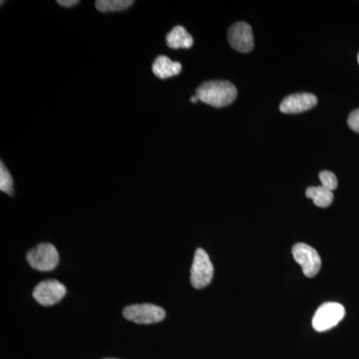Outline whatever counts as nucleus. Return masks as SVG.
<instances>
[{
	"mask_svg": "<svg viewBox=\"0 0 359 359\" xmlns=\"http://www.w3.org/2000/svg\"><path fill=\"white\" fill-rule=\"evenodd\" d=\"M347 123H348L349 128L353 130L356 133H359V109L354 110L351 113Z\"/></svg>",
	"mask_w": 359,
	"mask_h": 359,
	"instance_id": "obj_16",
	"label": "nucleus"
},
{
	"mask_svg": "<svg viewBox=\"0 0 359 359\" xmlns=\"http://www.w3.org/2000/svg\"><path fill=\"white\" fill-rule=\"evenodd\" d=\"M66 287L65 285L55 280H47L41 282L33 290V297L35 301L43 306H51L57 304L65 297Z\"/></svg>",
	"mask_w": 359,
	"mask_h": 359,
	"instance_id": "obj_7",
	"label": "nucleus"
},
{
	"mask_svg": "<svg viewBox=\"0 0 359 359\" xmlns=\"http://www.w3.org/2000/svg\"><path fill=\"white\" fill-rule=\"evenodd\" d=\"M105 359H116V358H105Z\"/></svg>",
	"mask_w": 359,
	"mask_h": 359,
	"instance_id": "obj_20",
	"label": "nucleus"
},
{
	"mask_svg": "<svg viewBox=\"0 0 359 359\" xmlns=\"http://www.w3.org/2000/svg\"><path fill=\"white\" fill-rule=\"evenodd\" d=\"M153 73L160 79H167L180 74L182 71V65L177 61L171 60L165 55L156 58L152 66Z\"/></svg>",
	"mask_w": 359,
	"mask_h": 359,
	"instance_id": "obj_10",
	"label": "nucleus"
},
{
	"mask_svg": "<svg viewBox=\"0 0 359 359\" xmlns=\"http://www.w3.org/2000/svg\"><path fill=\"white\" fill-rule=\"evenodd\" d=\"M238 91L235 85L223 80L205 82L196 92L200 101L215 108L230 105L237 98Z\"/></svg>",
	"mask_w": 359,
	"mask_h": 359,
	"instance_id": "obj_1",
	"label": "nucleus"
},
{
	"mask_svg": "<svg viewBox=\"0 0 359 359\" xmlns=\"http://www.w3.org/2000/svg\"><path fill=\"white\" fill-rule=\"evenodd\" d=\"M306 197L313 201L314 205L320 208H327L334 202V196L332 191L327 190L323 186L309 187L306 192Z\"/></svg>",
	"mask_w": 359,
	"mask_h": 359,
	"instance_id": "obj_12",
	"label": "nucleus"
},
{
	"mask_svg": "<svg viewBox=\"0 0 359 359\" xmlns=\"http://www.w3.org/2000/svg\"><path fill=\"white\" fill-rule=\"evenodd\" d=\"M96 8L100 13H117L123 11L133 6L131 0H98L96 1Z\"/></svg>",
	"mask_w": 359,
	"mask_h": 359,
	"instance_id": "obj_13",
	"label": "nucleus"
},
{
	"mask_svg": "<svg viewBox=\"0 0 359 359\" xmlns=\"http://www.w3.org/2000/svg\"><path fill=\"white\" fill-rule=\"evenodd\" d=\"M168 46L172 49H188L194 44L193 37L183 26H176L166 36Z\"/></svg>",
	"mask_w": 359,
	"mask_h": 359,
	"instance_id": "obj_11",
	"label": "nucleus"
},
{
	"mask_svg": "<svg viewBox=\"0 0 359 359\" xmlns=\"http://www.w3.org/2000/svg\"><path fill=\"white\" fill-rule=\"evenodd\" d=\"M318 104V98L311 93H297L285 97L280 105V112L297 114L311 110Z\"/></svg>",
	"mask_w": 359,
	"mask_h": 359,
	"instance_id": "obj_9",
	"label": "nucleus"
},
{
	"mask_svg": "<svg viewBox=\"0 0 359 359\" xmlns=\"http://www.w3.org/2000/svg\"><path fill=\"white\" fill-rule=\"evenodd\" d=\"M320 180L321 182V186L327 188V190L334 191L339 185L337 182V176L332 172L323 171L320 173Z\"/></svg>",
	"mask_w": 359,
	"mask_h": 359,
	"instance_id": "obj_15",
	"label": "nucleus"
},
{
	"mask_svg": "<svg viewBox=\"0 0 359 359\" xmlns=\"http://www.w3.org/2000/svg\"><path fill=\"white\" fill-rule=\"evenodd\" d=\"M358 63H359V53H358Z\"/></svg>",
	"mask_w": 359,
	"mask_h": 359,
	"instance_id": "obj_19",
	"label": "nucleus"
},
{
	"mask_svg": "<svg viewBox=\"0 0 359 359\" xmlns=\"http://www.w3.org/2000/svg\"><path fill=\"white\" fill-rule=\"evenodd\" d=\"M57 2L58 4H60V6L63 7H72L79 4L78 0H59Z\"/></svg>",
	"mask_w": 359,
	"mask_h": 359,
	"instance_id": "obj_17",
	"label": "nucleus"
},
{
	"mask_svg": "<svg viewBox=\"0 0 359 359\" xmlns=\"http://www.w3.org/2000/svg\"><path fill=\"white\" fill-rule=\"evenodd\" d=\"M198 101H199V99H198L197 96L195 95V96L191 97V102L197 103Z\"/></svg>",
	"mask_w": 359,
	"mask_h": 359,
	"instance_id": "obj_18",
	"label": "nucleus"
},
{
	"mask_svg": "<svg viewBox=\"0 0 359 359\" xmlns=\"http://www.w3.org/2000/svg\"><path fill=\"white\" fill-rule=\"evenodd\" d=\"M126 320L139 325H153L160 323L166 316L164 309L151 304H133L123 311Z\"/></svg>",
	"mask_w": 359,
	"mask_h": 359,
	"instance_id": "obj_5",
	"label": "nucleus"
},
{
	"mask_svg": "<svg viewBox=\"0 0 359 359\" xmlns=\"http://www.w3.org/2000/svg\"><path fill=\"white\" fill-rule=\"evenodd\" d=\"M0 190L2 192L8 194L9 196L13 195V179L8 170L1 162L0 164Z\"/></svg>",
	"mask_w": 359,
	"mask_h": 359,
	"instance_id": "obj_14",
	"label": "nucleus"
},
{
	"mask_svg": "<svg viewBox=\"0 0 359 359\" xmlns=\"http://www.w3.org/2000/svg\"><path fill=\"white\" fill-rule=\"evenodd\" d=\"M214 276V266L210 257L203 249L196 250L192 268L191 283L195 289H204L211 283Z\"/></svg>",
	"mask_w": 359,
	"mask_h": 359,
	"instance_id": "obj_4",
	"label": "nucleus"
},
{
	"mask_svg": "<svg viewBox=\"0 0 359 359\" xmlns=\"http://www.w3.org/2000/svg\"><path fill=\"white\" fill-rule=\"evenodd\" d=\"M26 259L36 271H50L58 266L59 254L53 245L44 243L30 250L26 255Z\"/></svg>",
	"mask_w": 359,
	"mask_h": 359,
	"instance_id": "obj_3",
	"label": "nucleus"
},
{
	"mask_svg": "<svg viewBox=\"0 0 359 359\" xmlns=\"http://www.w3.org/2000/svg\"><path fill=\"white\" fill-rule=\"evenodd\" d=\"M294 261L302 266V273L308 278L318 275L321 268V259L318 252L311 245L299 243L292 248Z\"/></svg>",
	"mask_w": 359,
	"mask_h": 359,
	"instance_id": "obj_6",
	"label": "nucleus"
},
{
	"mask_svg": "<svg viewBox=\"0 0 359 359\" xmlns=\"http://www.w3.org/2000/svg\"><path fill=\"white\" fill-rule=\"evenodd\" d=\"M228 40L233 49L243 53H248L254 48L252 27L243 21L231 26L228 32Z\"/></svg>",
	"mask_w": 359,
	"mask_h": 359,
	"instance_id": "obj_8",
	"label": "nucleus"
},
{
	"mask_svg": "<svg viewBox=\"0 0 359 359\" xmlns=\"http://www.w3.org/2000/svg\"><path fill=\"white\" fill-rule=\"evenodd\" d=\"M346 309L339 302H325L316 311L313 318V327L318 332H327L337 327L344 320Z\"/></svg>",
	"mask_w": 359,
	"mask_h": 359,
	"instance_id": "obj_2",
	"label": "nucleus"
}]
</instances>
